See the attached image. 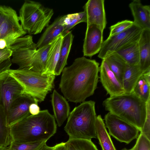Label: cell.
<instances>
[{
    "label": "cell",
    "mask_w": 150,
    "mask_h": 150,
    "mask_svg": "<svg viewBox=\"0 0 150 150\" xmlns=\"http://www.w3.org/2000/svg\"><path fill=\"white\" fill-rule=\"evenodd\" d=\"M40 108L38 106V103H31L29 107V111L30 114L35 115L40 112Z\"/></svg>",
    "instance_id": "d590c367"
},
{
    "label": "cell",
    "mask_w": 150,
    "mask_h": 150,
    "mask_svg": "<svg viewBox=\"0 0 150 150\" xmlns=\"http://www.w3.org/2000/svg\"><path fill=\"white\" fill-rule=\"evenodd\" d=\"M47 141H40L30 143H11L7 150H40Z\"/></svg>",
    "instance_id": "f1b7e54d"
},
{
    "label": "cell",
    "mask_w": 150,
    "mask_h": 150,
    "mask_svg": "<svg viewBox=\"0 0 150 150\" xmlns=\"http://www.w3.org/2000/svg\"><path fill=\"white\" fill-rule=\"evenodd\" d=\"M54 117L58 126H61L69 115L70 107L66 99L54 90L51 95Z\"/></svg>",
    "instance_id": "2e32d148"
},
{
    "label": "cell",
    "mask_w": 150,
    "mask_h": 150,
    "mask_svg": "<svg viewBox=\"0 0 150 150\" xmlns=\"http://www.w3.org/2000/svg\"><path fill=\"white\" fill-rule=\"evenodd\" d=\"M65 143L68 150H98L91 140L69 139Z\"/></svg>",
    "instance_id": "4316f807"
},
{
    "label": "cell",
    "mask_w": 150,
    "mask_h": 150,
    "mask_svg": "<svg viewBox=\"0 0 150 150\" xmlns=\"http://www.w3.org/2000/svg\"><path fill=\"white\" fill-rule=\"evenodd\" d=\"M62 18L64 33L78 24L87 22L86 15L84 11L78 13L69 14L62 16Z\"/></svg>",
    "instance_id": "484cf974"
},
{
    "label": "cell",
    "mask_w": 150,
    "mask_h": 150,
    "mask_svg": "<svg viewBox=\"0 0 150 150\" xmlns=\"http://www.w3.org/2000/svg\"><path fill=\"white\" fill-rule=\"evenodd\" d=\"M12 54V51L8 48L0 49V63L10 58Z\"/></svg>",
    "instance_id": "e575fe53"
},
{
    "label": "cell",
    "mask_w": 150,
    "mask_h": 150,
    "mask_svg": "<svg viewBox=\"0 0 150 150\" xmlns=\"http://www.w3.org/2000/svg\"><path fill=\"white\" fill-rule=\"evenodd\" d=\"M57 129L54 115L47 110L40 111L38 114H31L10 127L11 143L47 141Z\"/></svg>",
    "instance_id": "7a4b0ae2"
},
{
    "label": "cell",
    "mask_w": 150,
    "mask_h": 150,
    "mask_svg": "<svg viewBox=\"0 0 150 150\" xmlns=\"http://www.w3.org/2000/svg\"><path fill=\"white\" fill-rule=\"evenodd\" d=\"M96 126L97 138L102 150H116L100 115L97 116Z\"/></svg>",
    "instance_id": "7402d4cb"
},
{
    "label": "cell",
    "mask_w": 150,
    "mask_h": 150,
    "mask_svg": "<svg viewBox=\"0 0 150 150\" xmlns=\"http://www.w3.org/2000/svg\"><path fill=\"white\" fill-rule=\"evenodd\" d=\"M22 91L20 84L7 71L0 75V110L6 120L12 104Z\"/></svg>",
    "instance_id": "9c48e42d"
},
{
    "label": "cell",
    "mask_w": 150,
    "mask_h": 150,
    "mask_svg": "<svg viewBox=\"0 0 150 150\" xmlns=\"http://www.w3.org/2000/svg\"><path fill=\"white\" fill-rule=\"evenodd\" d=\"M104 0H89L83 7L87 18V25L95 24L103 30L107 21Z\"/></svg>",
    "instance_id": "5bb4252c"
},
{
    "label": "cell",
    "mask_w": 150,
    "mask_h": 150,
    "mask_svg": "<svg viewBox=\"0 0 150 150\" xmlns=\"http://www.w3.org/2000/svg\"><path fill=\"white\" fill-rule=\"evenodd\" d=\"M143 74L139 65L127 64L123 76L122 83L125 93H130L133 91L137 81Z\"/></svg>",
    "instance_id": "44dd1931"
},
{
    "label": "cell",
    "mask_w": 150,
    "mask_h": 150,
    "mask_svg": "<svg viewBox=\"0 0 150 150\" xmlns=\"http://www.w3.org/2000/svg\"><path fill=\"white\" fill-rule=\"evenodd\" d=\"M7 147L0 146V150H7Z\"/></svg>",
    "instance_id": "ab89813d"
},
{
    "label": "cell",
    "mask_w": 150,
    "mask_h": 150,
    "mask_svg": "<svg viewBox=\"0 0 150 150\" xmlns=\"http://www.w3.org/2000/svg\"><path fill=\"white\" fill-rule=\"evenodd\" d=\"M63 37V35L61 34L56 38L50 50L46 68L43 74L55 75V69L59 58Z\"/></svg>",
    "instance_id": "603a6c76"
},
{
    "label": "cell",
    "mask_w": 150,
    "mask_h": 150,
    "mask_svg": "<svg viewBox=\"0 0 150 150\" xmlns=\"http://www.w3.org/2000/svg\"><path fill=\"white\" fill-rule=\"evenodd\" d=\"M59 56L56 67L55 75H59L67 64V60L71 50L74 36L71 31H68L63 35Z\"/></svg>",
    "instance_id": "ffe728a7"
},
{
    "label": "cell",
    "mask_w": 150,
    "mask_h": 150,
    "mask_svg": "<svg viewBox=\"0 0 150 150\" xmlns=\"http://www.w3.org/2000/svg\"><path fill=\"white\" fill-rule=\"evenodd\" d=\"M38 103L31 96L22 94L16 99L12 104L7 113L6 125L10 127L31 115L29 111L30 105Z\"/></svg>",
    "instance_id": "8fae6325"
},
{
    "label": "cell",
    "mask_w": 150,
    "mask_h": 150,
    "mask_svg": "<svg viewBox=\"0 0 150 150\" xmlns=\"http://www.w3.org/2000/svg\"><path fill=\"white\" fill-rule=\"evenodd\" d=\"M10 143V127L7 126L6 120L0 110V146L7 147Z\"/></svg>",
    "instance_id": "f546056e"
},
{
    "label": "cell",
    "mask_w": 150,
    "mask_h": 150,
    "mask_svg": "<svg viewBox=\"0 0 150 150\" xmlns=\"http://www.w3.org/2000/svg\"><path fill=\"white\" fill-rule=\"evenodd\" d=\"M103 30L97 25H87L83 45V56L92 57L100 52L103 42Z\"/></svg>",
    "instance_id": "7c38bea8"
},
{
    "label": "cell",
    "mask_w": 150,
    "mask_h": 150,
    "mask_svg": "<svg viewBox=\"0 0 150 150\" xmlns=\"http://www.w3.org/2000/svg\"><path fill=\"white\" fill-rule=\"evenodd\" d=\"M99 65L96 60L84 56L76 59L71 65L65 67L59 84L64 98L77 103L93 95L97 88Z\"/></svg>",
    "instance_id": "6da1fadb"
},
{
    "label": "cell",
    "mask_w": 150,
    "mask_h": 150,
    "mask_svg": "<svg viewBox=\"0 0 150 150\" xmlns=\"http://www.w3.org/2000/svg\"><path fill=\"white\" fill-rule=\"evenodd\" d=\"M56 38L46 45L37 49L31 59L28 69L39 73L44 72L50 50Z\"/></svg>",
    "instance_id": "ac0fdd59"
},
{
    "label": "cell",
    "mask_w": 150,
    "mask_h": 150,
    "mask_svg": "<svg viewBox=\"0 0 150 150\" xmlns=\"http://www.w3.org/2000/svg\"><path fill=\"white\" fill-rule=\"evenodd\" d=\"M138 41L126 45L114 52L130 65H139V53Z\"/></svg>",
    "instance_id": "cb8c5ba5"
},
{
    "label": "cell",
    "mask_w": 150,
    "mask_h": 150,
    "mask_svg": "<svg viewBox=\"0 0 150 150\" xmlns=\"http://www.w3.org/2000/svg\"><path fill=\"white\" fill-rule=\"evenodd\" d=\"M95 102L84 101L70 112L64 130L69 139L91 140L97 137Z\"/></svg>",
    "instance_id": "277c9868"
},
{
    "label": "cell",
    "mask_w": 150,
    "mask_h": 150,
    "mask_svg": "<svg viewBox=\"0 0 150 150\" xmlns=\"http://www.w3.org/2000/svg\"><path fill=\"white\" fill-rule=\"evenodd\" d=\"M26 32L19 22L16 11L10 6L0 5V39L9 35Z\"/></svg>",
    "instance_id": "30bf717a"
},
{
    "label": "cell",
    "mask_w": 150,
    "mask_h": 150,
    "mask_svg": "<svg viewBox=\"0 0 150 150\" xmlns=\"http://www.w3.org/2000/svg\"><path fill=\"white\" fill-rule=\"evenodd\" d=\"M146 115L145 122L140 132L150 140V98L146 102Z\"/></svg>",
    "instance_id": "1f68e13d"
},
{
    "label": "cell",
    "mask_w": 150,
    "mask_h": 150,
    "mask_svg": "<svg viewBox=\"0 0 150 150\" xmlns=\"http://www.w3.org/2000/svg\"><path fill=\"white\" fill-rule=\"evenodd\" d=\"M7 71L21 86L22 94L31 96L37 102L43 101L54 88V75L46 74L26 69H10Z\"/></svg>",
    "instance_id": "5b68a950"
},
{
    "label": "cell",
    "mask_w": 150,
    "mask_h": 150,
    "mask_svg": "<svg viewBox=\"0 0 150 150\" xmlns=\"http://www.w3.org/2000/svg\"><path fill=\"white\" fill-rule=\"evenodd\" d=\"M139 66L144 73L150 70V30H143L138 41Z\"/></svg>",
    "instance_id": "e0dca14e"
},
{
    "label": "cell",
    "mask_w": 150,
    "mask_h": 150,
    "mask_svg": "<svg viewBox=\"0 0 150 150\" xmlns=\"http://www.w3.org/2000/svg\"><path fill=\"white\" fill-rule=\"evenodd\" d=\"M99 72L100 82L107 94L110 97L120 95L125 93L122 85L104 59L99 67Z\"/></svg>",
    "instance_id": "4fadbf2b"
},
{
    "label": "cell",
    "mask_w": 150,
    "mask_h": 150,
    "mask_svg": "<svg viewBox=\"0 0 150 150\" xmlns=\"http://www.w3.org/2000/svg\"><path fill=\"white\" fill-rule=\"evenodd\" d=\"M54 150H68L65 142L57 144L53 146Z\"/></svg>",
    "instance_id": "8d00e7d4"
},
{
    "label": "cell",
    "mask_w": 150,
    "mask_h": 150,
    "mask_svg": "<svg viewBox=\"0 0 150 150\" xmlns=\"http://www.w3.org/2000/svg\"><path fill=\"white\" fill-rule=\"evenodd\" d=\"M104 120L109 134L120 142L128 144L139 135L137 127L111 112L105 115Z\"/></svg>",
    "instance_id": "52a82bcc"
},
{
    "label": "cell",
    "mask_w": 150,
    "mask_h": 150,
    "mask_svg": "<svg viewBox=\"0 0 150 150\" xmlns=\"http://www.w3.org/2000/svg\"><path fill=\"white\" fill-rule=\"evenodd\" d=\"M133 91L146 103L150 98V83L147 82L143 74L137 81Z\"/></svg>",
    "instance_id": "83f0119b"
},
{
    "label": "cell",
    "mask_w": 150,
    "mask_h": 150,
    "mask_svg": "<svg viewBox=\"0 0 150 150\" xmlns=\"http://www.w3.org/2000/svg\"><path fill=\"white\" fill-rule=\"evenodd\" d=\"M133 21L126 20L119 21L111 25L110 28V32L108 37H110L125 31L133 25Z\"/></svg>",
    "instance_id": "4dcf8cb0"
},
{
    "label": "cell",
    "mask_w": 150,
    "mask_h": 150,
    "mask_svg": "<svg viewBox=\"0 0 150 150\" xmlns=\"http://www.w3.org/2000/svg\"><path fill=\"white\" fill-rule=\"evenodd\" d=\"M12 64L10 58L0 63V75L10 69Z\"/></svg>",
    "instance_id": "836d02e7"
},
{
    "label": "cell",
    "mask_w": 150,
    "mask_h": 150,
    "mask_svg": "<svg viewBox=\"0 0 150 150\" xmlns=\"http://www.w3.org/2000/svg\"><path fill=\"white\" fill-rule=\"evenodd\" d=\"M53 14L52 9L46 7L39 2L26 1L20 9L18 17L26 33L36 35L49 25Z\"/></svg>",
    "instance_id": "8992f818"
},
{
    "label": "cell",
    "mask_w": 150,
    "mask_h": 150,
    "mask_svg": "<svg viewBox=\"0 0 150 150\" xmlns=\"http://www.w3.org/2000/svg\"><path fill=\"white\" fill-rule=\"evenodd\" d=\"M138 141L137 150H150V140L140 132L137 139Z\"/></svg>",
    "instance_id": "d6a6232c"
},
{
    "label": "cell",
    "mask_w": 150,
    "mask_h": 150,
    "mask_svg": "<svg viewBox=\"0 0 150 150\" xmlns=\"http://www.w3.org/2000/svg\"><path fill=\"white\" fill-rule=\"evenodd\" d=\"M103 59L122 85L123 76L127 64L126 62L115 52L107 55Z\"/></svg>",
    "instance_id": "d4e9b609"
},
{
    "label": "cell",
    "mask_w": 150,
    "mask_h": 150,
    "mask_svg": "<svg viewBox=\"0 0 150 150\" xmlns=\"http://www.w3.org/2000/svg\"><path fill=\"white\" fill-rule=\"evenodd\" d=\"M40 150H54L53 147H50L45 144Z\"/></svg>",
    "instance_id": "74e56055"
},
{
    "label": "cell",
    "mask_w": 150,
    "mask_h": 150,
    "mask_svg": "<svg viewBox=\"0 0 150 150\" xmlns=\"http://www.w3.org/2000/svg\"><path fill=\"white\" fill-rule=\"evenodd\" d=\"M137 144H138V141L137 140V139L136 142L135 144L134 145V146L132 148L129 149H128L126 148H124L122 149L121 150H137Z\"/></svg>",
    "instance_id": "f35d334b"
},
{
    "label": "cell",
    "mask_w": 150,
    "mask_h": 150,
    "mask_svg": "<svg viewBox=\"0 0 150 150\" xmlns=\"http://www.w3.org/2000/svg\"><path fill=\"white\" fill-rule=\"evenodd\" d=\"M64 33L62 16L57 19L47 27L36 44L37 48L46 45L60 34L63 35Z\"/></svg>",
    "instance_id": "d6986e66"
},
{
    "label": "cell",
    "mask_w": 150,
    "mask_h": 150,
    "mask_svg": "<svg viewBox=\"0 0 150 150\" xmlns=\"http://www.w3.org/2000/svg\"><path fill=\"white\" fill-rule=\"evenodd\" d=\"M134 18L133 23L142 30H150V6L143 5L140 0L129 4Z\"/></svg>",
    "instance_id": "9a60e30c"
},
{
    "label": "cell",
    "mask_w": 150,
    "mask_h": 150,
    "mask_svg": "<svg viewBox=\"0 0 150 150\" xmlns=\"http://www.w3.org/2000/svg\"><path fill=\"white\" fill-rule=\"evenodd\" d=\"M103 105L105 110L135 126L140 132L146 117V103L133 91L110 96Z\"/></svg>",
    "instance_id": "3957f363"
},
{
    "label": "cell",
    "mask_w": 150,
    "mask_h": 150,
    "mask_svg": "<svg viewBox=\"0 0 150 150\" xmlns=\"http://www.w3.org/2000/svg\"><path fill=\"white\" fill-rule=\"evenodd\" d=\"M143 30L133 24L132 26L124 32L108 37L103 41L98 57L103 59L107 55L123 47L138 41Z\"/></svg>",
    "instance_id": "ba28073f"
}]
</instances>
